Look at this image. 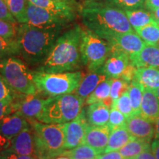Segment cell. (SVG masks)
Instances as JSON below:
<instances>
[{
	"instance_id": "cell-1",
	"label": "cell",
	"mask_w": 159,
	"mask_h": 159,
	"mask_svg": "<svg viewBox=\"0 0 159 159\" xmlns=\"http://www.w3.org/2000/svg\"><path fill=\"white\" fill-rule=\"evenodd\" d=\"M83 25L105 41L134 32L122 9L102 1H85L80 8Z\"/></svg>"
},
{
	"instance_id": "cell-2",
	"label": "cell",
	"mask_w": 159,
	"mask_h": 159,
	"mask_svg": "<svg viewBox=\"0 0 159 159\" xmlns=\"http://www.w3.org/2000/svg\"><path fill=\"white\" fill-rule=\"evenodd\" d=\"M82 27L75 25L60 35L38 71L49 73L75 71L83 64L80 52Z\"/></svg>"
},
{
	"instance_id": "cell-3",
	"label": "cell",
	"mask_w": 159,
	"mask_h": 159,
	"mask_svg": "<svg viewBox=\"0 0 159 159\" xmlns=\"http://www.w3.org/2000/svg\"><path fill=\"white\" fill-rule=\"evenodd\" d=\"M65 26L35 27L19 24L16 39L19 55L30 65L41 64L56 42Z\"/></svg>"
},
{
	"instance_id": "cell-4",
	"label": "cell",
	"mask_w": 159,
	"mask_h": 159,
	"mask_svg": "<svg viewBox=\"0 0 159 159\" xmlns=\"http://www.w3.org/2000/svg\"><path fill=\"white\" fill-rule=\"evenodd\" d=\"M33 130L35 156L39 159H54L64 152L65 136L63 124H47L30 120Z\"/></svg>"
},
{
	"instance_id": "cell-5",
	"label": "cell",
	"mask_w": 159,
	"mask_h": 159,
	"mask_svg": "<svg viewBox=\"0 0 159 159\" xmlns=\"http://www.w3.org/2000/svg\"><path fill=\"white\" fill-rule=\"evenodd\" d=\"M85 99L76 94H66L47 97L37 119L47 124H64L80 114Z\"/></svg>"
},
{
	"instance_id": "cell-6",
	"label": "cell",
	"mask_w": 159,
	"mask_h": 159,
	"mask_svg": "<svg viewBox=\"0 0 159 159\" xmlns=\"http://www.w3.org/2000/svg\"><path fill=\"white\" fill-rule=\"evenodd\" d=\"M84 75L81 71L49 73L34 71L38 94L48 97L71 94L79 86Z\"/></svg>"
},
{
	"instance_id": "cell-7",
	"label": "cell",
	"mask_w": 159,
	"mask_h": 159,
	"mask_svg": "<svg viewBox=\"0 0 159 159\" xmlns=\"http://www.w3.org/2000/svg\"><path fill=\"white\" fill-rule=\"evenodd\" d=\"M0 75L16 92L24 94H37L34 82V71L19 57L9 56L0 60Z\"/></svg>"
},
{
	"instance_id": "cell-8",
	"label": "cell",
	"mask_w": 159,
	"mask_h": 159,
	"mask_svg": "<svg viewBox=\"0 0 159 159\" xmlns=\"http://www.w3.org/2000/svg\"><path fill=\"white\" fill-rule=\"evenodd\" d=\"M108 42L87 27H82L80 52L83 64L89 71L102 68L109 56Z\"/></svg>"
},
{
	"instance_id": "cell-9",
	"label": "cell",
	"mask_w": 159,
	"mask_h": 159,
	"mask_svg": "<svg viewBox=\"0 0 159 159\" xmlns=\"http://www.w3.org/2000/svg\"><path fill=\"white\" fill-rule=\"evenodd\" d=\"M71 21L64 16L33 5L28 1L27 11V25L35 27L65 26Z\"/></svg>"
},
{
	"instance_id": "cell-10",
	"label": "cell",
	"mask_w": 159,
	"mask_h": 159,
	"mask_svg": "<svg viewBox=\"0 0 159 159\" xmlns=\"http://www.w3.org/2000/svg\"><path fill=\"white\" fill-rule=\"evenodd\" d=\"M89 125L85 109L71 122L63 124L65 136V150L75 148L84 144V139L87 127Z\"/></svg>"
},
{
	"instance_id": "cell-11",
	"label": "cell",
	"mask_w": 159,
	"mask_h": 159,
	"mask_svg": "<svg viewBox=\"0 0 159 159\" xmlns=\"http://www.w3.org/2000/svg\"><path fill=\"white\" fill-rule=\"evenodd\" d=\"M46 99L39 94H24L18 93L13 101L15 112L27 120H37L42 111Z\"/></svg>"
},
{
	"instance_id": "cell-12",
	"label": "cell",
	"mask_w": 159,
	"mask_h": 159,
	"mask_svg": "<svg viewBox=\"0 0 159 159\" xmlns=\"http://www.w3.org/2000/svg\"><path fill=\"white\" fill-rule=\"evenodd\" d=\"M125 127L134 138L150 143L155 135V123L144 118L139 113L127 119Z\"/></svg>"
},
{
	"instance_id": "cell-13",
	"label": "cell",
	"mask_w": 159,
	"mask_h": 159,
	"mask_svg": "<svg viewBox=\"0 0 159 159\" xmlns=\"http://www.w3.org/2000/svg\"><path fill=\"white\" fill-rule=\"evenodd\" d=\"M107 41L110 47H115L125 52L129 56L139 52L147 44L135 32L114 35Z\"/></svg>"
},
{
	"instance_id": "cell-14",
	"label": "cell",
	"mask_w": 159,
	"mask_h": 159,
	"mask_svg": "<svg viewBox=\"0 0 159 159\" xmlns=\"http://www.w3.org/2000/svg\"><path fill=\"white\" fill-rule=\"evenodd\" d=\"M110 47V54L103 65L102 69L108 78H119L130 64V56L120 49Z\"/></svg>"
},
{
	"instance_id": "cell-15",
	"label": "cell",
	"mask_w": 159,
	"mask_h": 159,
	"mask_svg": "<svg viewBox=\"0 0 159 159\" xmlns=\"http://www.w3.org/2000/svg\"><path fill=\"white\" fill-rule=\"evenodd\" d=\"M111 129L108 125L94 126L89 125L85 132L84 144L89 145L99 154L103 153L108 145Z\"/></svg>"
},
{
	"instance_id": "cell-16",
	"label": "cell",
	"mask_w": 159,
	"mask_h": 159,
	"mask_svg": "<svg viewBox=\"0 0 159 159\" xmlns=\"http://www.w3.org/2000/svg\"><path fill=\"white\" fill-rule=\"evenodd\" d=\"M8 149L18 154L35 156L34 135L31 125L11 139Z\"/></svg>"
},
{
	"instance_id": "cell-17",
	"label": "cell",
	"mask_w": 159,
	"mask_h": 159,
	"mask_svg": "<svg viewBox=\"0 0 159 159\" xmlns=\"http://www.w3.org/2000/svg\"><path fill=\"white\" fill-rule=\"evenodd\" d=\"M30 126V124L27 119L15 112L0 121V134L11 140Z\"/></svg>"
},
{
	"instance_id": "cell-18",
	"label": "cell",
	"mask_w": 159,
	"mask_h": 159,
	"mask_svg": "<svg viewBox=\"0 0 159 159\" xmlns=\"http://www.w3.org/2000/svg\"><path fill=\"white\" fill-rule=\"evenodd\" d=\"M130 61L136 68L149 67L159 69V48L146 44L139 52L130 56Z\"/></svg>"
},
{
	"instance_id": "cell-19",
	"label": "cell",
	"mask_w": 159,
	"mask_h": 159,
	"mask_svg": "<svg viewBox=\"0 0 159 159\" xmlns=\"http://www.w3.org/2000/svg\"><path fill=\"white\" fill-rule=\"evenodd\" d=\"M102 68L95 71H91L83 77L79 86L75 90V94L85 99L94 91L99 83L108 79Z\"/></svg>"
},
{
	"instance_id": "cell-20",
	"label": "cell",
	"mask_w": 159,
	"mask_h": 159,
	"mask_svg": "<svg viewBox=\"0 0 159 159\" xmlns=\"http://www.w3.org/2000/svg\"><path fill=\"white\" fill-rule=\"evenodd\" d=\"M139 114L150 122H156L159 116V98L154 91L144 89Z\"/></svg>"
},
{
	"instance_id": "cell-21",
	"label": "cell",
	"mask_w": 159,
	"mask_h": 159,
	"mask_svg": "<svg viewBox=\"0 0 159 159\" xmlns=\"http://www.w3.org/2000/svg\"><path fill=\"white\" fill-rule=\"evenodd\" d=\"M110 111L111 108L102 102L89 105L85 109L89 125L94 126H102L108 125Z\"/></svg>"
},
{
	"instance_id": "cell-22",
	"label": "cell",
	"mask_w": 159,
	"mask_h": 159,
	"mask_svg": "<svg viewBox=\"0 0 159 159\" xmlns=\"http://www.w3.org/2000/svg\"><path fill=\"white\" fill-rule=\"evenodd\" d=\"M28 1L39 7L64 16L71 21H72L76 16V11H75L76 7L67 3L55 2L53 0H28Z\"/></svg>"
},
{
	"instance_id": "cell-23",
	"label": "cell",
	"mask_w": 159,
	"mask_h": 159,
	"mask_svg": "<svg viewBox=\"0 0 159 159\" xmlns=\"http://www.w3.org/2000/svg\"><path fill=\"white\" fill-rule=\"evenodd\" d=\"M124 11L128 17L129 22L134 30L150 24L156 23L154 21L151 11L145 7L127 9Z\"/></svg>"
},
{
	"instance_id": "cell-24",
	"label": "cell",
	"mask_w": 159,
	"mask_h": 159,
	"mask_svg": "<svg viewBox=\"0 0 159 159\" xmlns=\"http://www.w3.org/2000/svg\"><path fill=\"white\" fill-rule=\"evenodd\" d=\"M134 139L135 138L131 136L125 126L113 129L111 131L108 145H107L104 152L119 151L125 144H128L130 141Z\"/></svg>"
},
{
	"instance_id": "cell-25",
	"label": "cell",
	"mask_w": 159,
	"mask_h": 159,
	"mask_svg": "<svg viewBox=\"0 0 159 159\" xmlns=\"http://www.w3.org/2000/svg\"><path fill=\"white\" fill-rule=\"evenodd\" d=\"M134 79L144 88L155 91L159 88V69L149 67L137 68Z\"/></svg>"
},
{
	"instance_id": "cell-26",
	"label": "cell",
	"mask_w": 159,
	"mask_h": 159,
	"mask_svg": "<svg viewBox=\"0 0 159 159\" xmlns=\"http://www.w3.org/2000/svg\"><path fill=\"white\" fill-rule=\"evenodd\" d=\"M150 147V143L140 139H134L121 148L119 152L125 159H131L138 156L139 154L142 153Z\"/></svg>"
},
{
	"instance_id": "cell-27",
	"label": "cell",
	"mask_w": 159,
	"mask_h": 159,
	"mask_svg": "<svg viewBox=\"0 0 159 159\" xmlns=\"http://www.w3.org/2000/svg\"><path fill=\"white\" fill-rule=\"evenodd\" d=\"M111 82L112 78H108L99 83L94 91L85 99V104L89 105L95 102H103L108 98L110 97Z\"/></svg>"
},
{
	"instance_id": "cell-28",
	"label": "cell",
	"mask_w": 159,
	"mask_h": 159,
	"mask_svg": "<svg viewBox=\"0 0 159 159\" xmlns=\"http://www.w3.org/2000/svg\"><path fill=\"white\" fill-rule=\"evenodd\" d=\"M98 154L94 148L88 144H83L71 150H64L61 156H66L71 159H96Z\"/></svg>"
},
{
	"instance_id": "cell-29",
	"label": "cell",
	"mask_w": 159,
	"mask_h": 159,
	"mask_svg": "<svg viewBox=\"0 0 159 159\" xmlns=\"http://www.w3.org/2000/svg\"><path fill=\"white\" fill-rule=\"evenodd\" d=\"M28 0H8V6L11 14L19 24L27 23V11Z\"/></svg>"
},
{
	"instance_id": "cell-30",
	"label": "cell",
	"mask_w": 159,
	"mask_h": 159,
	"mask_svg": "<svg viewBox=\"0 0 159 159\" xmlns=\"http://www.w3.org/2000/svg\"><path fill=\"white\" fill-rule=\"evenodd\" d=\"M135 31L147 44L156 46L159 41V25L157 23L150 24Z\"/></svg>"
},
{
	"instance_id": "cell-31",
	"label": "cell",
	"mask_w": 159,
	"mask_h": 159,
	"mask_svg": "<svg viewBox=\"0 0 159 159\" xmlns=\"http://www.w3.org/2000/svg\"><path fill=\"white\" fill-rule=\"evenodd\" d=\"M144 89V86L135 79L129 84L128 92L134 114H137L140 111Z\"/></svg>"
},
{
	"instance_id": "cell-32",
	"label": "cell",
	"mask_w": 159,
	"mask_h": 159,
	"mask_svg": "<svg viewBox=\"0 0 159 159\" xmlns=\"http://www.w3.org/2000/svg\"><path fill=\"white\" fill-rule=\"evenodd\" d=\"M19 55V46L16 39H6L0 36V60Z\"/></svg>"
},
{
	"instance_id": "cell-33",
	"label": "cell",
	"mask_w": 159,
	"mask_h": 159,
	"mask_svg": "<svg viewBox=\"0 0 159 159\" xmlns=\"http://www.w3.org/2000/svg\"><path fill=\"white\" fill-rule=\"evenodd\" d=\"M112 108L118 109L121 113H122L126 116L127 119L134 114L128 91L124 93L119 99L114 101Z\"/></svg>"
},
{
	"instance_id": "cell-34",
	"label": "cell",
	"mask_w": 159,
	"mask_h": 159,
	"mask_svg": "<svg viewBox=\"0 0 159 159\" xmlns=\"http://www.w3.org/2000/svg\"><path fill=\"white\" fill-rule=\"evenodd\" d=\"M129 84L121 78H112L111 85L110 96L113 100L116 101L124 93L128 91Z\"/></svg>"
},
{
	"instance_id": "cell-35",
	"label": "cell",
	"mask_w": 159,
	"mask_h": 159,
	"mask_svg": "<svg viewBox=\"0 0 159 159\" xmlns=\"http://www.w3.org/2000/svg\"><path fill=\"white\" fill-rule=\"evenodd\" d=\"M101 1L116 6L122 9L123 11L127 9L144 7L145 6V0H101Z\"/></svg>"
},
{
	"instance_id": "cell-36",
	"label": "cell",
	"mask_w": 159,
	"mask_h": 159,
	"mask_svg": "<svg viewBox=\"0 0 159 159\" xmlns=\"http://www.w3.org/2000/svg\"><path fill=\"white\" fill-rule=\"evenodd\" d=\"M19 25L17 23L0 19V36L6 39H14L16 38Z\"/></svg>"
},
{
	"instance_id": "cell-37",
	"label": "cell",
	"mask_w": 159,
	"mask_h": 159,
	"mask_svg": "<svg viewBox=\"0 0 159 159\" xmlns=\"http://www.w3.org/2000/svg\"><path fill=\"white\" fill-rule=\"evenodd\" d=\"M18 93L10 86L5 79L0 75V101L13 102Z\"/></svg>"
},
{
	"instance_id": "cell-38",
	"label": "cell",
	"mask_w": 159,
	"mask_h": 159,
	"mask_svg": "<svg viewBox=\"0 0 159 159\" xmlns=\"http://www.w3.org/2000/svg\"><path fill=\"white\" fill-rule=\"evenodd\" d=\"M127 118L122 113H121L118 109L111 108L110 111V116L108 125L111 130L119 128V127L125 126Z\"/></svg>"
},
{
	"instance_id": "cell-39",
	"label": "cell",
	"mask_w": 159,
	"mask_h": 159,
	"mask_svg": "<svg viewBox=\"0 0 159 159\" xmlns=\"http://www.w3.org/2000/svg\"><path fill=\"white\" fill-rule=\"evenodd\" d=\"M0 159H39L35 156H25L18 154L10 150L8 148L0 152Z\"/></svg>"
},
{
	"instance_id": "cell-40",
	"label": "cell",
	"mask_w": 159,
	"mask_h": 159,
	"mask_svg": "<svg viewBox=\"0 0 159 159\" xmlns=\"http://www.w3.org/2000/svg\"><path fill=\"white\" fill-rule=\"evenodd\" d=\"M0 19L13 23H17L16 20L11 14L7 4L4 0H0Z\"/></svg>"
},
{
	"instance_id": "cell-41",
	"label": "cell",
	"mask_w": 159,
	"mask_h": 159,
	"mask_svg": "<svg viewBox=\"0 0 159 159\" xmlns=\"http://www.w3.org/2000/svg\"><path fill=\"white\" fill-rule=\"evenodd\" d=\"M136 69V67L134 65H133L132 63H130V64L126 67V69H125V71H123V73L121 75V76L119 78L122 79L125 82L130 84L135 78Z\"/></svg>"
},
{
	"instance_id": "cell-42",
	"label": "cell",
	"mask_w": 159,
	"mask_h": 159,
	"mask_svg": "<svg viewBox=\"0 0 159 159\" xmlns=\"http://www.w3.org/2000/svg\"><path fill=\"white\" fill-rule=\"evenodd\" d=\"M13 113H15L13 102L0 101V121Z\"/></svg>"
},
{
	"instance_id": "cell-43",
	"label": "cell",
	"mask_w": 159,
	"mask_h": 159,
	"mask_svg": "<svg viewBox=\"0 0 159 159\" xmlns=\"http://www.w3.org/2000/svg\"><path fill=\"white\" fill-rule=\"evenodd\" d=\"M96 159H125L119 151H111L98 154Z\"/></svg>"
},
{
	"instance_id": "cell-44",
	"label": "cell",
	"mask_w": 159,
	"mask_h": 159,
	"mask_svg": "<svg viewBox=\"0 0 159 159\" xmlns=\"http://www.w3.org/2000/svg\"><path fill=\"white\" fill-rule=\"evenodd\" d=\"M131 159H156V157H155L150 147L146 150H144V152H142V153L139 154L138 156Z\"/></svg>"
},
{
	"instance_id": "cell-45",
	"label": "cell",
	"mask_w": 159,
	"mask_h": 159,
	"mask_svg": "<svg viewBox=\"0 0 159 159\" xmlns=\"http://www.w3.org/2000/svg\"><path fill=\"white\" fill-rule=\"evenodd\" d=\"M11 139L6 138L5 136H4L3 135L0 134V152L2 151L6 150L11 146Z\"/></svg>"
},
{
	"instance_id": "cell-46",
	"label": "cell",
	"mask_w": 159,
	"mask_h": 159,
	"mask_svg": "<svg viewBox=\"0 0 159 159\" xmlns=\"http://www.w3.org/2000/svg\"><path fill=\"white\" fill-rule=\"evenodd\" d=\"M149 11H152L159 7V0H145V6Z\"/></svg>"
},
{
	"instance_id": "cell-47",
	"label": "cell",
	"mask_w": 159,
	"mask_h": 159,
	"mask_svg": "<svg viewBox=\"0 0 159 159\" xmlns=\"http://www.w3.org/2000/svg\"><path fill=\"white\" fill-rule=\"evenodd\" d=\"M151 149L156 159H159V140L154 139V141H152L151 143Z\"/></svg>"
},
{
	"instance_id": "cell-48",
	"label": "cell",
	"mask_w": 159,
	"mask_h": 159,
	"mask_svg": "<svg viewBox=\"0 0 159 159\" xmlns=\"http://www.w3.org/2000/svg\"><path fill=\"white\" fill-rule=\"evenodd\" d=\"M154 139L159 140V116L155 122V135Z\"/></svg>"
},
{
	"instance_id": "cell-49",
	"label": "cell",
	"mask_w": 159,
	"mask_h": 159,
	"mask_svg": "<svg viewBox=\"0 0 159 159\" xmlns=\"http://www.w3.org/2000/svg\"><path fill=\"white\" fill-rule=\"evenodd\" d=\"M154 21L159 25V7L151 11Z\"/></svg>"
},
{
	"instance_id": "cell-50",
	"label": "cell",
	"mask_w": 159,
	"mask_h": 159,
	"mask_svg": "<svg viewBox=\"0 0 159 159\" xmlns=\"http://www.w3.org/2000/svg\"><path fill=\"white\" fill-rule=\"evenodd\" d=\"M53 1H55V2H65V3H67L69 4V5H72V6H75V7H76V2H75V0H53Z\"/></svg>"
},
{
	"instance_id": "cell-51",
	"label": "cell",
	"mask_w": 159,
	"mask_h": 159,
	"mask_svg": "<svg viewBox=\"0 0 159 159\" xmlns=\"http://www.w3.org/2000/svg\"><path fill=\"white\" fill-rule=\"evenodd\" d=\"M55 159H71V158H68V157H66V156H61L57 157V158H56Z\"/></svg>"
},
{
	"instance_id": "cell-52",
	"label": "cell",
	"mask_w": 159,
	"mask_h": 159,
	"mask_svg": "<svg viewBox=\"0 0 159 159\" xmlns=\"http://www.w3.org/2000/svg\"><path fill=\"white\" fill-rule=\"evenodd\" d=\"M155 93H156V96L158 97L159 98V88H158L156 89V91H155Z\"/></svg>"
},
{
	"instance_id": "cell-53",
	"label": "cell",
	"mask_w": 159,
	"mask_h": 159,
	"mask_svg": "<svg viewBox=\"0 0 159 159\" xmlns=\"http://www.w3.org/2000/svg\"><path fill=\"white\" fill-rule=\"evenodd\" d=\"M156 47H158V48H159V41H158V42H157V43H156Z\"/></svg>"
},
{
	"instance_id": "cell-54",
	"label": "cell",
	"mask_w": 159,
	"mask_h": 159,
	"mask_svg": "<svg viewBox=\"0 0 159 159\" xmlns=\"http://www.w3.org/2000/svg\"><path fill=\"white\" fill-rule=\"evenodd\" d=\"M87 1H101V0H87Z\"/></svg>"
},
{
	"instance_id": "cell-55",
	"label": "cell",
	"mask_w": 159,
	"mask_h": 159,
	"mask_svg": "<svg viewBox=\"0 0 159 159\" xmlns=\"http://www.w3.org/2000/svg\"><path fill=\"white\" fill-rule=\"evenodd\" d=\"M4 1H5V2L7 4V1H8V0H4Z\"/></svg>"
}]
</instances>
